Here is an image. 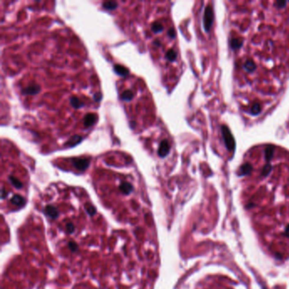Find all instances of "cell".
<instances>
[{"label": "cell", "mask_w": 289, "mask_h": 289, "mask_svg": "<svg viewBox=\"0 0 289 289\" xmlns=\"http://www.w3.org/2000/svg\"><path fill=\"white\" fill-rule=\"evenodd\" d=\"M70 103L71 106L74 108V109H79V108L84 106V104L77 97H75V96L71 97L70 98Z\"/></svg>", "instance_id": "e0dca14e"}, {"label": "cell", "mask_w": 289, "mask_h": 289, "mask_svg": "<svg viewBox=\"0 0 289 289\" xmlns=\"http://www.w3.org/2000/svg\"><path fill=\"white\" fill-rule=\"evenodd\" d=\"M10 201H11V203H12L13 204L16 205V206H19V207H21V206L25 205V203H26L25 198H24L22 196H20V195H18V194L14 195L13 197L11 198Z\"/></svg>", "instance_id": "4fadbf2b"}, {"label": "cell", "mask_w": 289, "mask_h": 289, "mask_svg": "<svg viewBox=\"0 0 289 289\" xmlns=\"http://www.w3.org/2000/svg\"><path fill=\"white\" fill-rule=\"evenodd\" d=\"M119 189L121 190V192L122 193L127 195L130 194L133 191V186L131 183H129V182H123L121 183V185L119 187Z\"/></svg>", "instance_id": "9c48e42d"}, {"label": "cell", "mask_w": 289, "mask_h": 289, "mask_svg": "<svg viewBox=\"0 0 289 289\" xmlns=\"http://www.w3.org/2000/svg\"><path fill=\"white\" fill-rule=\"evenodd\" d=\"M271 170H272V165H271L270 163H267V164L263 167L262 171H261V175L264 176V177H265V176H267V175H269L270 173L271 172Z\"/></svg>", "instance_id": "603a6c76"}, {"label": "cell", "mask_w": 289, "mask_h": 289, "mask_svg": "<svg viewBox=\"0 0 289 289\" xmlns=\"http://www.w3.org/2000/svg\"><path fill=\"white\" fill-rule=\"evenodd\" d=\"M7 195H8L7 192H5L4 188H2V190H1V198H2V199H4V198H6Z\"/></svg>", "instance_id": "f546056e"}, {"label": "cell", "mask_w": 289, "mask_h": 289, "mask_svg": "<svg viewBox=\"0 0 289 289\" xmlns=\"http://www.w3.org/2000/svg\"><path fill=\"white\" fill-rule=\"evenodd\" d=\"M221 131L222 138L224 140V143H225L226 149L231 153L234 152L236 149V140L231 130L229 129L227 126L222 125L221 127Z\"/></svg>", "instance_id": "6da1fadb"}, {"label": "cell", "mask_w": 289, "mask_h": 289, "mask_svg": "<svg viewBox=\"0 0 289 289\" xmlns=\"http://www.w3.org/2000/svg\"><path fill=\"white\" fill-rule=\"evenodd\" d=\"M44 213L50 218V219H56L59 216V210L56 207L53 205H47L44 208Z\"/></svg>", "instance_id": "8992f818"}, {"label": "cell", "mask_w": 289, "mask_h": 289, "mask_svg": "<svg viewBox=\"0 0 289 289\" xmlns=\"http://www.w3.org/2000/svg\"><path fill=\"white\" fill-rule=\"evenodd\" d=\"M102 98H103L102 94H101L100 93H96V94L94 95V97H93V99L95 100V102H97V103H99V102L101 101V99H102Z\"/></svg>", "instance_id": "f1b7e54d"}, {"label": "cell", "mask_w": 289, "mask_h": 289, "mask_svg": "<svg viewBox=\"0 0 289 289\" xmlns=\"http://www.w3.org/2000/svg\"><path fill=\"white\" fill-rule=\"evenodd\" d=\"M284 235L286 236V237H289V225H288L287 227H286V229H285Z\"/></svg>", "instance_id": "4dcf8cb0"}, {"label": "cell", "mask_w": 289, "mask_h": 289, "mask_svg": "<svg viewBox=\"0 0 289 289\" xmlns=\"http://www.w3.org/2000/svg\"><path fill=\"white\" fill-rule=\"evenodd\" d=\"M68 247H69V249H70L72 252H75V251L78 250V245L74 242H69V243H68Z\"/></svg>", "instance_id": "484cf974"}, {"label": "cell", "mask_w": 289, "mask_h": 289, "mask_svg": "<svg viewBox=\"0 0 289 289\" xmlns=\"http://www.w3.org/2000/svg\"><path fill=\"white\" fill-rule=\"evenodd\" d=\"M74 166L79 170H85L89 166L90 161L86 158H75L72 160Z\"/></svg>", "instance_id": "3957f363"}, {"label": "cell", "mask_w": 289, "mask_h": 289, "mask_svg": "<svg viewBox=\"0 0 289 289\" xmlns=\"http://www.w3.org/2000/svg\"><path fill=\"white\" fill-rule=\"evenodd\" d=\"M168 36L170 38H175V32L174 28H170V30L168 31Z\"/></svg>", "instance_id": "83f0119b"}, {"label": "cell", "mask_w": 289, "mask_h": 289, "mask_svg": "<svg viewBox=\"0 0 289 289\" xmlns=\"http://www.w3.org/2000/svg\"><path fill=\"white\" fill-rule=\"evenodd\" d=\"M133 96H134L133 93L131 90H126L121 94V99L124 101H127V102H129V101H131L133 98Z\"/></svg>", "instance_id": "d6986e66"}, {"label": "cell", "mask_w": 289, "mask_h": 289, "mask_svg": "<svg viewBox=\"0 0 289 289\" xmlns=\"http://www.w3.org/2000/svg\"><path fill=\"white\" fill-rule=\"evenodd\" d=\"M260 112H261V107L259 103H255L250 109V111H249V113L252 115H258Z\"/></svg>", "instance_id": "44dd1931"}, {"label": "cell", "mask_w": 289, "mask_h": 289, "mask_svg": "<svg viewBox=\"0 0 289 289\" xmlns=\"http://www.w3.org/2000/svg\"><path fill=\"white\" fill-rule=\"evenodd\" d=\"M287 4H288V2H287V1H283V0H277L276 3H275V5H276V8H278V9H282V8H284V7H286Z\"/></svg>", "instance_id": "d4e9b609"}, {"label": "cell", "mask_w": 289, "mask_h": 289, "mask_svg": "<svg viewBox=\"0 0 289 289\" xmlns=\"http://www.w3.org/2000/svg\"><path fill=\"white\" fill-rule=\"evenodd\" d=\"M256 67H257V66H256V64L254 62V61L252 60H248L244 63V65H243L244 70H245L246 71L249 72V73L254 71V70H256Z\"/></svg>", "instance_id": "9a60e30c"}, {"label": "cell", "mask_w": 289, "mask_h": 289, "mask_svg": "<svg viewBox=\"0 0 289 289\" xmlns=\"http://www.w3.org/2000/svg\"><path fill=\"white\" fill-rule=\"evenodd\" d=\"M170 152V144L166 139H164L160 142L159 149H158V155L160 158H165L168 155Z\"/></svg>", "instance_id": "277c9868"}, {"label": "cell", "mask_w": 289, "mask_h": 289, "mask_svg": "<svg viewBox=\"0 0 289 289\" xmlns=\"http://www.w3.org/2000/svg\"><path fill=\"white\" fill-rule=\"evenodd\" d=\"M275 152V147L273 145H268L265 149V159L267 163H270L273 159V155Z\"/></svg>", "instance_id": "30bf717a"}, {"label": "cell", "mask_w": 289, "mask_h": 289, "mask_svg": "<svg viewBox=\"0 0 289 289\" xmlns=\"http://www.w3.org/2000/svg\"><path fill=\"white\" fill-rule=\"evenodd\" d=\"M243 45V40L242 38H238V37H233L230 39V47L232 50H238L239 48H241L242 46Z\"/></svg>", "instance_id": "ba28073f"}, {"label": "cell", "mask_w": 289, "mask_h": 289, "mask_svg": "<svg viewBox=\"0 0 289 289\" xmlns=\"http://www.w3.org/2000/svg\"><path fill=\"white\" fill-rule=\"evenodd\" d=\"M154 44L157 45V46H160V45H161V44H160V42H159V40H155V42H154Z\"/></svg>", "instance_id": "1f68e13d"}, {"label": "cell", "mask_w": 289, "mask_h": 289, "mask_svg": "<svg viewBox=\"0 0 289 289\" xmlns=\"http://www.w3.org/2000/svg\"><path fill=\"white\" fill-rule=\"evenodd\" d=\"M96 118H97L96 117V114H92V113L87 114L85 115L84 119H83V124H84V126L87 127L93 126L95 123V121H96Z\"/></svg>", "instance_id": "8fae6325"}, {"label": "cell", "mask_w": 289, "mask_h": 289, "mask_svg": "<svg viewBox=\"0 0 289 289\" xmlns=\"http://www.w3.org/2000/svg\"><path fill=\"white\" fill-rule=\"evenodd\" d=\"M252 170H253L252 165L249 164V163H245V164L242 165L241 167L239 168L237 175H239V176H244V175H249Z\"/></svg>", "instance_id": "52a82bcc"}, {"label": "cell", "mask_w": 289, "mask_h": 289, "mask_svg": "<svg viewBox=\"0 0 289 289\" xmlns=\"http://www.w3.org/2000/svg\"><path fill=\"white\" fill-rule=\"evenodd\" d=\"M83 140V138L81 137V136H78V135H75L73 137H71L70 138V140H68L65 143V145L68 146V147H74L75 145L79 144L81 141Z\"/></svg>", "instance_id": "7c38bea8"}, {"label": "cell", "mask_w": 289, "mask_h": 289, "mask_svg": "<svg viewBox=\"0 0 289 289\" xmlns=\"http://www.w3.org/2000/svg\"><path fill=\"white\" fill-rule=\"evenodd\" d=\"M252 206H254V203H250V204H248V205L246 206V208H252Z\"/></svg>", "instance_id": "d6a6232c"}, {"label": "cell", "mask_w": 289, "mask_h": 289, "mask_svg": "<svg viewBox=\"0 0 289 289\" xmlns=\"http://www.w3.org/2000/svg\"><path fill=\"white\" fill-rule=\"evenodd\" d=\"M9 182H11V184L13 185L15 188L20 189L23 187L22 182H20V180H18L16 177L13 176V175H9Z\"/></svg>", "instance_id": "ac0fdd59"}, {"label": "cell", "mask_w": 289, "mask_h": 289, "mask_svg": "<svg viewBox=\"0 0 289 289\" xmlns=\"http://www.w3.org/2000/svg\"><path fill=\"white\" fill-rule=\"evenodd\" d=\"M85 209H86V211H87L88 215H91V216L94 215L95 213H96V208L92 204H86L85 205Z\"/></svg>", "instance_id": "cb8c5ba5"}, {"label": "cell", "mask_w": 289, "mask_h": 289, "mask_svg": "<svg viewBox=\"0 0 289 289\" xmlns=\"http://www.w3.org/2000/svg\"><path fill=\"white\" fill-rule=\"evenodd\" d=\"M102 6L107 10H114L118 7V3L114 1H105L103 3Z\"/></svg>", "instance_id": "2e32d148"}, {"label": "cell", "mask_w": 289, "mask_h": 289, "mask_svg": "<svg viewBox=\"0 0 289 289\" xmlns=\"http://www.w3.org/2000/svg\"><path fill=\"white\" fill-rule=\"evenodd\" d=\"M176 56L177 54L175 53V51L174 49H169L168 51L166 52L165 54V58L168 60L169 61H175V59H176Z\"/></svg>", "instance_id": "7402d4cb"}, {"label": "cell", "mask_w": 289, "mask_h": 289, "mask_svg": "<svg viewBox=\"0 0 289 289\" xmlns=\"http://www.w3.org/2000/svg\"><path fill=\"white\" fill-rule=\"evenodd\" d=\"M114 70L116 74H118L121 76H126L129 74V70L125 66H122L121 65H115L114 66Z\"/></svg>", "instance_id": "5bb4252c"}, {"label": "cell", "mask_w": 289, "mask_h": 289, "mask_svg": "<svg viewBox=\"0 0 289 289\" xmlns=\"http://www.w3.org/2000/svg\"><path fill=\"white\" fill-rule=\"evenodd\" d=\"M151 29H152V31H153L155 33H159V32H161L162 31H163L164 27H163V26H162V24L160 23V22H159V21H155V22H154V23L152 24Z\"/></svg>", "instance_id": "ffe728a7"}, {"label": "cell", "mask_w": 289, "mask_h": 289, "mask_svg": "<svg viewBox=\"0 0 289 289\" xmlns=\"http://www.w3.org/2000/svg\"><path fill=\"white\" fill-rule=\"evenodd\" d=\"M41 90V87L38 84H32L27 88L22 90V93L25 95H36Z\"/></svg>", "instance_id": "5b68a950"}, {"label": "cell", "mask_w": 289, "mask_h": 289, "mask_svg": "<svg viewBox=\"0 0 289 289\" xmlns=\"http://www.w3.org/2000/svg\"><path fill=\"white\" fill-rule=\"evenodd\" d=\"M75 231V226H74V225L71 223V222H69V223H67L66 224V231H67L68 233H72L73 231Z\"/></svg>", "instance_id": "4316f807"}, {"label": "cell", "mask_w": 289, "mask_h": 289, "mask_svg": "<svg viewBox=\"0 0 289 289\" xmlns=\"http://www.w3.org/2000/svg\"><path fill=\"white\" fill-rule=\"evenodd\" d=\"M213 20H214L213 9L210 5H208L204 9V14H203V28L206 32H208L211 30V27L213 25Z\"/></svg>", "instance_id": "7a4b0ae2"}]
</instances>
